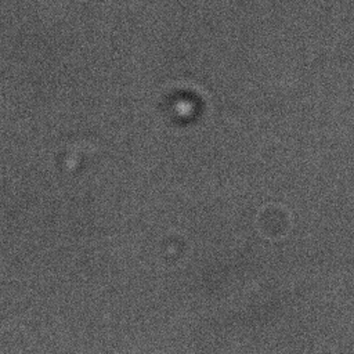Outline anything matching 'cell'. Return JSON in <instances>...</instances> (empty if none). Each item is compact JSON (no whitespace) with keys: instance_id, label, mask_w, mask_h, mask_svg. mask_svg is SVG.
Returning a JSON list of instances; mask_svg holds the SVG:
<instances>
[]
</instances>
